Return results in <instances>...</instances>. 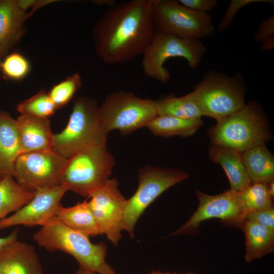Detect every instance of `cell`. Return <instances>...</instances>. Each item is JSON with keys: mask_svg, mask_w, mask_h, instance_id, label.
<instances>
[{"mask_svg": "<svg viewBox=\"0 0 274 274\" xmlns=\"http://www.w3.org/2000/svg\"><path fill=\"white\" fill-rule=\"evenodd\" d=\"M203 116L217 121L245 105V85L241 73L228 76L216 71L209 72L192 91Z\"/></svg>", "mask_w": 274, "mask_h": 274, "instance_id": "cell-6", "label": "cell"}, {"mask_svg": "<svg viewBox=\"0 0 274 274\" xmlns=\"http://www.w3.org/2000/svg\"><path fill=\"white\" fill-rule=\"evenodd\" d=\"M107 134L101 125L96 101L80 96L74 103L66 126L54 134L52 150L67 159L88 148L106 144Z\"/></svg>", "mask_w": 274, "mask_h": 274, "instance_id": "cell-4", "label": "cell"}, {"mask_svg": "<svg viewBox=\"0 0 274 274\" xmlns=\"http://www.w3.org/2000/svg\"><path fill=\"white\" fill-rule=\"evenodd\" d=\"M246 236V252L244 257L249 263L272 252L274 231L246 220L242 227Z\"/></svg>", "mask_w": 274, "mask_h": 274, "instance_id": "cell-22", "label": "cell"}, {"mask_svg": "<svg viewBox=\"0 0 274 274\" xmlns=\"http://www.w3.org/2000/svg\"><path fill=\"white\" fill-rule=\"evenodd\" d=\"M148 274H179L177 273H171L169 272H164L160 271H152Z\"/></svg>", "mask_w": 274, "mask_h": 274, "instance_id": "cell-37", "label": "cell"}, {"mask_svg": "<svg viewBox=\"0 0 274 274\" xmlns=\"http://www.w3.org/2000/svg\"><path fill=\"white\" fill-rule=\"evenodd\" d=\"M155 0H130L110 7L93 29L97 56L110 65L122 64L142 55L155 32Z\"/></svg>", "mask_w": 274, "mask_h": 274, "instance_id": "cell-1", "label": "cell"}, {"mask_svg": "<svg viewBox=\"0 0 274 274\" xmlns=\"http://www.w3.org/2000/svg\"><path fill=\"white\" fill-rule=\"evenodd\" d=\"M56 110L48 93L42 90L29 98L19 103L17 110L20 114L48 118Z\"/></svg>", "mask_w": 274, "mask_h": 274, "instance_id": "cell-27", "label": "cell"}, {"mask_svg": "<svg viewBox=\"0 0 274 274\" xmlns=\"http://www.w3.org/2000/svg\"><path fill=\"white\" fill-rule=\"evenodd\" d=\"M67 160L53 150L22 153L15 163L14 178L32 192L60 185Z\"/></svg>", "mask_w": 274, "mask_h": 274, "instance_id": "cell-12", "label": "cell"}, {"mask_svg": "<svg viewBox=\"0 0 274 274\" xmlns=\"http://www.w3.org/2000/svg\"><path fill=\"white\" fill-rule=\"evenodd\" d=\"M208 155L210 160L219 164L225 172L231 189L242 191L252 183L245 166L242 153L211 145Z\"/></svg>", "mask_w": 274, "mask_h": 274, "instance_id": "cell-19", "label": "cell"}, {"mask_svg": "<svg viewBox=\"0 0 274 274\" xmlns=\"http://www.w3.org/2000/svg\"><path fill=\"white\" fill-rule=\"evenodd\" d=\"M76 274H97L93 271L80 267L76 271Z\"/></svg>", "mask_w": 274, "mask_h": 274, "instance_id": "cell-36", "label": "cell"}, {"mask_svg": "<svg viewBox=\"0 0 274 274\" xmlns=\"http://www.w3.org/2000/svg\"><path fill=\"white\" fill-rule=\"evenodd\" d=\"M0 267L4 274H44L34 247L18 240L0 251Z\"/></svg>", "mask_w": 274, "mask_h": 274, "instance_id": "cell-15", "label": "cell"}, {"mask_svg": "<svg viewBox=\"0 0 274 274\" xmlns=\"http://www.w3.org/2000/svg\"><path fill=\"white\" fill-rule=\"evenodd\" d=\"M1 58H0V64H1Z\"/></svg>", "mask_w": 274, "mask_h": 274, "instance_id": "cell-40", "label": "cell"}, {"mask_svg": "<svg viewBox=\"0 0 274 274\" xmlns=\"http://www.w3.org/2000/svg\"><path fill=\"white\" fill-rule=\"evenodd\" d=\"M2 177H2V176L1 175V174H0V180H1V179L2 178Z\"/></svg>", "mask_w": 274, "mask_h": 274, "instance_id": "cell-39", "label": "cell"}, {"mask_svg": "<svg viewBox=\"0 0 274 274\" xmlns=\"http://www.w3.org/2000/svg\"><path fill=\"white\" fill-rule=\"evenodd\" d=\"M207 51L206 46L200 41L182 39L170 33L155 31L149 45L143 52L142 68L147 77L167 83L170 75L164 66L169 58L185 59L189 66L196 68Z\"/></svg>", "mask_w": 274, "mask_h": 274, "instance_id": "cell-7", "label": "cell"}, {"mask_svg": "<svg viewBox=\"0 0 274 274\" xmlns=\"http://www.w3.org/2000/svg\"><path fill=\"white\" fill-rule=\"evenodd\" d=\"M115 165L106 144L88 148L67 158L59 184L67 191L89 197L110 179Z\"/></svg>", "mask_w": 274, "mask_h": 274, "instance_id": "cell-5", "label": "cell"}, {"mask_svg": "<svg viewBox=\"0 0 274 274\" xmlns=\"http://www.w3.org/2000/svg\"><path fill=\"white\" fill-rule=\"evenodd\" d=\"M188 177V173L177 168L148 165L140 169L138 188L127 199L124 211V230L131 238L134 237L135 224L147 208L164 191Z\"/></svg>", "mask_w": 274, "mask_h": 274, "instance_id": "cell-10", "label": "cell"}, {"mask_svg": "<svg viewBox=\"0 0 274 274\" xmlns=\"http://www.w3.org/2000/svg\"><path fill=\"white\" fill-rule=\"evenodd\" d=\"M0 68L7 77L19 80L27 76L30 70L28 60L18 53H13L1 62Z\"/></svg>", "mask_w": 274, "mask_h": 274, "instance_id": "cell-29", "label": "cell"}, {"mask_svg": "<svg viewBox=\"0 0 274 274\" xmlns=\"http://www.w3.org/2000/svg\"><path fill=\"white\" fill-rule=\"evenodd\" d=\"M198 199L196 211L189 219L170 235H193L198 232L202 221L218 218L226 225L242 228L246 213L242 203L239 192L229 189L221 194L211 195L196 190Z\"/></svg>", "mask_w": 274, "mask_h": 274, "instance_id": "cell-11", "label": "cell"}, {"mask_svg": "<svg viewBox=\"0 0 274 274\" xmlns=\"http://www.w3.org/2000/svg\"><path fill=\"white\" fill-rule=\"evenodd\" d=\"M185 274H196V273H194V272H187V273H186Z\"/></svg>", "mask_w": 274, "mask_h": 274, "instance_id": "cell-38", "label": "cell"}, {"mask_svg": "<svg viewBox=\"0 0 274 274\" xmlns=\"http://www.w3.org/2000/svg\"><path fill=\"white\" fill-rule=\"evenodd\" d=\"M82 80L80 75L75 73L54 85L48 93L56 109L66 105L80 88Z\"/></svg>", "mask_w": 274, "mask_h": 274, "instance_id": "cell-28", "label": "cell"}, {"mask_svg": "<svg viewBox=\"0 0 274 274\" xmlns=\"http://www.w3.org/2000/svg\"><path fill=\"white\" fill-rule=\"evenodd\" d=\"M91 210L102 234L117 245L124 230L126 200L118 189L116 179L108 180L88 197Z\"/></svg>", "mask_w": 274, "mask_h": 274, "instance_id": "cell-13", "label": "cell"}, {"mask_svg": "<svg viewBox=\"0 0 274 274\" xmlns=\"http://www.w3.org/2000/svg\"><path fill=\"white\" fill-rule=\"evenodd\" d=\"M28 18L16 1L0 0V58L7 53L22 36Z\"/></svg>", "mask_w": 274, "mask_h": 274, "instance_id": "cell-17", "label": "cell"}, {"mask_svg": "<svg viewBox=\"0 0 274 274\" xmlns=\"http://www.w3.org/2000/svg\"><path fill=\"white\" fill-rule=\"evenodd\" d=\"M33 239L48 251H60L71 255L80 267L97 274H117L106 260L107 248L104 243H92L89 236L55 217L36 232Z\"/></svg>", "mask_w": 274, "mask_h": 274, "instance_id": "cell-2", "label": "cell"}, {"mask_svg": "<svg viewBox=\"0 0 274 274\" xmlns=\"http://www.w3.org/2000/svg\"><path fill=\"white\" fill-rule=\"evenodd\" d=\"M243 161L252 183L268 184L274 180V157L265 144L242 153Z\"/></svg>", "mask_w": 274, "mask_h": 274, "instance_id": "cell-21", "label": "cell"}, {"mask_svg": "<svg viewBox=\"0 0 274 274\" xmlns=\"http://www.w3.org/2000/svg\"><path fill=\"white\" fill-rule=\"evenodd\" d=\"M67 190L60 185L39 189L33 198L13 214L0 220V231L13 226H41L55 217L60 201Z\"/></svg>", "mask_w": 274, "mask_h": 274, "instance_id": "cell-14", "label": "cell"}, {"mask_svg": "<svg viewBox=\"0 0 274 274\" xmlns=\"http://www.w3.org/2000/svg\"><path fill=\"white\" fill-rule=\"evenodd\" d=\"M246 220L255 222L274 231L273 206L249 213L246 216Z\"/></svg>", "mask_w": 274, "mask_h": 274, "instance_id": "cell-31", "label": "cell"}, {"mask_svg": "<svg viewBox=\"0 0 274 274\" xmlns=\"http://www.w3.org/2000/svg\"><path fill=\"white\" fill-rule=\"evenodd\" d=\"M239 196L246 215L249 213L273 206V199L269 193L267 184L252 183L239 191Z\"/></svg>", "mask_w": 274, "mask_h": 274, "instance_id": "cell-26", "label": "cell"}, {"mask_svg": "<svg viewBox=\"0 0 274 274\" xmlns=\"http://www.w3.org/2000/svg\"><path fill=\"white\" fill-rule=\"evenodd\" d=\"M153 16L155 31L182 39L199 41L215 31L210 14L192 10L177 1L155 0Z\"/></svg>", "mask_w": 274, "mask_h": 274, "instance_id": "cell-9", "label": "cell"}, {"mask_svg": "<svg viewBox=\"0 0 274 274\" xmlns=\"http://www.w3.org/2000/svg\"><path fill=\"white\" fill-rule=\"evenodd\" d=\"M273 35L274 16L272 15L262 22L256 33L255 39L256 41L263 43L273 39Z\"/></svg>", "mask_w": 274, "mask_h": 274, "instance_id": "cell-33", "label": "cell"}, {"mask_svg": "<svg viewBox=\"0 0 274 274\" xmlns=\"http://www.w3.org/2000/svg\"><path fill=\"white\" fill-rule=\"evenodd\" d=\"M263 3L273 4L271 0H232L230 1L225 14L218 25L220 31H223L231 24L237 12L244 7L253 3Z\"/></svg>", "mask_w": 274, "mask_h": 274, "instance_id": "cell-30", "label": "cell"}, {"mask_svg": "<svg viewBox=\"0 0 274 274\" xmlns=\"http://www.w3.org/2000/svg\"><path fill=\"white\" fill-rule=\"evenodd\" d=\"M18 230L15 229L8 236L0 237V251L12 242L18 240Z\"/></svg>", "mask_w": 274, "mask_h": 274, "instance_id": "cell-34", "label": "cell"}, {"mask_svg": "<svg viewBox=\"0 0 274 274\" xmlns=\"http://www.w3.org/2000/svg\"><path fill=\"white\" fill-rule=\"evenodd\" d=\"M16 120L21 154L52 150L54 134L48 118L20 114Z\"/></svg>", "mask_w": 274, "mask_h": 274, "instance_id": "cell-16", "label": "cell"}, {"mask_svg": "<svg viewBox=\"0 0 274 274\" xmlns=\"http://www.w3.org/2000/svg\"><path fill=\"white\" fill-rule=\"evenodd\" d=\"M155 101L157 115L200 119L203 114L192 92L180 97L168 96Z\"/></svg>", "mask_w": 274, "mask_h": 274, "instance_id": "cell-25", "label": "cell"}, {"mask_svg": "<svg viewBox=\"0 0 274 274\" xmlns=\"http://www.w3.org/2000/svg\"><path fill=\"white\" fill-rule=\"evenodd\" d=\"M177 2L192 10L204 13L213 10L218 4L216 0H179Z\"/></svg>", "mask_w": 274, "mask_h": 274, "instance_id": "cell-32", "label": "cell"}, {"mask_svg": "<svg viewBox=\"0 0 274 274\" xmlns=\"http://www.w3.org/2000/svg\"><path fill=\"white\" fill-rule=\"evenodd\" d=\"M55 218L69 228L89 237L102 234L88 201L67 208L59 206Z\"/></svg>", "mask_w": 274, "mask_h": 274, "instance_id": "cell-20", "label": "cell"}, {"mask_svg": "<svg viewBox=\"0 0 274 274\" xmlns=\"http://www.w3.org/2000/svg\"><path fill=\"white\" fill-rule=\"evenodd\" d=\"M203 124L200 119H183L157 115L147 127L155 135L164 138L180 136L187 138L194 134Z\"/></svg>", "mask_w": 274, "mask_h": 274, "instance_id": "cell-23", "label": "cell"}, {"mask_svg": "<svg viewBox=\"0 0 274 274\" xmlns=\"http://www.w3.org/2000/svg\"><path fill=\"white\" fill-rule=\"evenodd\" d=\"M34 194L19 185L13 177H3L0 180V220L27 203Z\"/></svg>", "mask_w": 274, "mask_h": 274, "instance_id": "cell-24", "label": "cell"}, {"mask_svg": "<svg viewBox=\"0 0 274 274\" xmlns=\"http://www.w3.org/2000/svg\"><path fill=\"white\" fill-rule=\"evenodd\" d=\"M21 154L17 120L10 114L0 112V174L14 177V165Z\"/></svg>", "mask_w": 274, "mask_h": 274, "instance_id": "cell-18", "label": "cell"}, {"mask_svg": "<svg viewBox=\"0 0 274 274\" xmlns=\"http://www.w3.org/2000/svg\"><path fill=\"white\" fill-rule=\"evenodd\" d=\"M102 126L107 133L118 130L124 135L147 127L157 113L155 101L118 91L108 95L99 107Z\"/></svg>", "mask_w": 274, "mask_h": 274, "instance_id": "cell-8", "label": "cell"}, {"mask_svg": "<svg viewBox=\"0 0 274 274\" xmlns=\"http://www.w3.org/2000/svg\"><path fill=\"white\" fill-rule=\"evenodd\" d=\"M267 188L269 192V193L272 198L273 199L274 197V182H271L267 184Z\"/></svg>", "mask_w": 274, "mask_h": 274, "instance_id": "cell-35", "label": "cell"}, {"mask_svg": "<svg viewBox=\"0 0 274 274\" xmlns=\"http://www.w3.org/2000/svg\"><path fill=\"white\" fill-rule=\"evenodd\" d=\"M212 145L243 153L271 138L267 119L255 102L217 121L208 130Z\"/></svg>", "mask_w": 274, "mask_h": 274, "instance_id": "cell-3", "label": "cell"}]
</instances>
